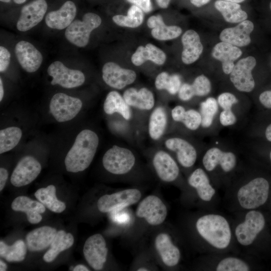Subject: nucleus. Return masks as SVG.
<instances>
[{
	"label": "nucleus",
	"instance_id": "obj_49",
	"mask_svg": "<svg viewBox=\"0 0 271 271\" xmlns=\"http://www.w3.org/2000/svg\"><path fill=\"white\" fill-rule=\"evenodd\" d=\"M259 100L264 107L271 108V90L262 92L259 96Z\"/></svg>",
	"mask_w": 271,
	"mask_h": 271
},
{
	"label": "nucleus",
	"instance_id": "obj_39",
	"mask_svg": "<svg viewBox=\"0 0 271 271\" xmlns=\"http://www.w3.org/2000/svg\"><path fill=\"white\" fill-rule=\"evenodd\" d=\"M181 85V80L179 75H170L165 71L159 73L155 80V86L157 89L166 90L172 95L178 93Z\"/></svg>",
	"mask_w": 271,
	"mask_h": 271
},
{
	"label": "nucleus",
	"instance_id": "obj_3",
	"mask_svg": "<svg viewBox=\"0 0 271 271\" xmlns=\"http://www.w3.org/2000/svg\"><path fill=\"white\" fill-rule=\"evenodd\" d=\"M269 190V183L265 179L255 178L239 188L237 194L238 203L243 209H256L266 202Z\"/></svg>",
	"mask_w": 271,
	"mask_h": 271
},
{
	"label": "nucleus",
	"instance_id": "obj_32",
	"mask_svg": "<svg viewBox=\"0 0 271 271\" xmlns=\"http://www.w3.org/2000/svg\"><path fill=\"white\" fill-rule=\"evenodd\" d=\"M211 89L209 79L204 75L197 76L192 84L184 83L179 90L181 98L188 101L194 96H204L208 94Z\"/></svg>",
	"mask_w": 271,
	"mask_h": 271
},
{
	"label": "nucleus",
	"instance_id": "obj_36",
	"mask_svg": "<svg viewBox=\"0 0 271 271\" xmlns=\"http://www.w3.org/2000/svg\"><path fill=\"white\" fill-rule=\"evenodd\" d=\"M35 196L39 202L52 212L60 213L66 208L65 204L57 198L56 188L53 185L38 189L35 193Z\"/></svg>",
	"mask_w": 271,
	"mask_h": 271
},
{
	"label": "nucleus",
	"instance_id": "obj_31",
	"mask_svg": "<svg viewBox=\"0 0 271 271\" xmlns=\"http://www.w3.org/2000/svg\"><path fill=\"white\" fill-rule=\"evenodd\" d=\"M150 27L152 36L156 40L167 41L176 39L182 33V29L178 26H168L160 15L155 16L151 19Z\"/></svg>",
	"mask_w": 271,
	"mask_h": 271
},
{
	"label": "nucleus",
	"instance_id": "obj_40",
	"mask_svg": "<svg viewBox=\"0 0 271 271\" xmlns=\"http://www.w3.org/2000/svg\"><path fill=\"white\" fill-rule=\"evenodd\" d=\"M22 136V130L18 127L11 126L0 131V154L14 149Z\"/></svg>",
	"mask_w": 271,
	"mask_h": 271
},
{
	"label": "nucleus",
	"instance_id": "obj_16",
	"mask_svg": "<svg viewBox=\"0 0 271 271\" xmlns=\"http://www.w3.org/2000/svg\"><path fill=\"white\" fill-rule=\"evenodd\" d=\"M15 52L19 64L28 72H36L42 63L41 53L29 42H19L15 46Z\"/></svg>",
	"mask_w": 271,
	"mask_h": 271
},
{
	"label": "nucleus",
	"instance_id": "obj_29",
	"mask_svg": "<svg viewBox=\"0 0 271 271\" xmlns=\"http://www.w3.org/2000/svg\"><path fill=\"white\" fill-rule=\"evenodd\" d=\"M188 183L194 188L203 201H210L215 194V190L210 183L205 172L201 168L195 170L189 176Z\"/></svg>",
	"mask_w": 271,
	"mask_h": 271
},
{
	"label": "nucleus",
	"instance_id": "obj_10",
	"mask_svg": "<svg viewBox=\"0 0 271 271\" xmlns=\"http://www.w3.org/2000/svg\"><path fill=\"white\" fill-rule=\"evenodd\" d=\"M48 74L52 77L51 84H58L66 88H72L82 85L85 80L83 73L78 70L66 67L60 61L52 63L47 69Z\"/></svg>",
	"mask_w": 271,
	"mask_h": 271
},
{
	"label": "nucleus",
	"instance_id": "obj_19",
	"mask_svg": "<svg viewBox=\"0 0 271 271\" xmlns=\"http://www.w3.org/2000/svg\"><path fill=\"white\" fill-rule=\"evenodd\" d=\"M165 146L168 150L176 153L177 160L182 167L190 168L196 162V150L186 140L178 137L170 138L165 141Z\"/></svg>",
	"mask_w": 271,
	"mask_h": 271
},
{
	"label": "nucleus",
	"instance_id": "obj_53",
	"mask_svg": "<svg viewBox=\"0 0 271 271\" xmlns=\"http://www.w3.org/2000/svg\"><path fill=\"white\" fill-rule=\"evenodd\" d=\"M74 271H89V269L85 265L83 264H78L76 265L73 268Z\"/></svg>",
	"mask_w": 271,
	"mask_h": 271
},
{
	"label": "nucleus",
	"instance_id": "obj_8",
	"mask_svg": "<svg viewBox=\"0 0 271 271\" xmlns=\"http://www.w3.org/2000/svg\"><path fill=\"white\" fill-rule=\"evenodd\" d=\"M142 196L137 189H127L111 194H106L99 198L97 208L102 213L119 211L137 203Z\"/></svg>",
	"mask_w": 271,
	"mask_h": 271
},
{
	"label": "nucleus",
	"instance_id": "obj_7",
	"mask_svg": "<svg viewBox=\"0 0 271 271\" xmlns=\"http://www.w3.org/2000/svg\"><path fill=\"white\" fill-rule=\"evenodd\" d=\"M82 106L81 100L63 93H57L52 97L49 104L50 113L58 122H62L74 118Z\"/></svg>",
	"mask_w": 271,
	"mask_h": 271
},
{
	"label": "nucleus",
	"instance_id": "obj_44",
	"mask_svg": "<svg viewBox=\"0 0 271 271\" xmlns=\"http://www.w3.org/2000/svg\"><path fill=\"white\" fill-rule=\"evenodd\" d=\"M238 100L235 95L229 92H224L220 94L217 99L218 104L223 109H231L232 106Z\"/></svg>",
	"mask_w": 271,
	"mask_h": 271
},
{
	"label": "nucleus",
	"instance_id": "obj_27",
	"mask_svg": "<svg viewBox=\"0 0 271 271\" xmlns=\"http://www.w3.org/2000/svg\"><path fill=\"white\" fill-rule=\"evenodd\" d=\"M11 208L14 211L26 213L28 221L32 224L40 222L42 219L40 213H44L46 210L45 206L40 202L25 196L16 198L12 203Z\"/></svg>",
	"mask_w": 271,
	"mask_h": 271
},
{
	"label": "nucleus",
	"instance_id": "obj_47",
	"mask_svg": "<svg viewBox=\"0 0 271 271\" xmlns=\"http://www.w3.org/2000/svg\"><path fill=\"white\" fill-rule=\"evenodd\" d=\"M126 1L138 7L145 13H150L153 10L151 0H126Z\"/></svg>",
	"mask_w": 271,
	"mask_h": 271
},
{
	"label": "nucleus",
	"instance_id": "obj_38",
	"mask_svg": "<svg viewBox=\"0 0 271 271\" xmlns=\"http://www.w3.org/2000/svg\"><path fill=\"white\" fill-rule=\"evenodd\" d=\"M27 247L24 241L18 240L12 245L0 241V256L8 261H21L25 259Z\"/></svg>",
	"mask_w": 271,
	"mask_h": 271
},
{
	"label": "nucleus",
	"instance_id": "obj_50",
	"mask_svg": "<svg viewBox=\"0 0 271 271\" xmlns=\"http://www.w3.org/2000/svg\"><path fill=\"white\" fill-rule=\"evenodd\" d=\"M9 173L8 171L4 168H0V191H2L5 186L8 178Z\"/></svg>",
	"mask_w": 271,
	"mask_h": 271
},
{
	"label": "nucleus",
	"instance_id": "obj_28",
	"mask_svg": "<svg viewBox=\"0 0 271 271\" xmlns=\"http://www.w3.org/2000/svg\"><path fill=\"white\" fill-rule=\"evenodd\" d=\"M56 229L44 226L29 232L26 237V244L31 251L44 250L51 245L56 234Z\"/></svg>",
	"mask_w": 271,
	"mask_h": 271
},
{
	"label": "nucleus",
	"instance_id": "obj_42",
	"mask_svg": "<svg viewBox=\"0 0 271 271\" xmlns=\"http://www.w3.org/2000/svg\"><path fill=\"white\" fill-rule=\"evenodd\" d=\"M217 271H247L248 264L244 260L236 257H227L220 260L216 267Z\"/></svg>",
	"mask_w": 271,
	"mask_h": 271
},
{
	"label": "nucleus",
	"instance_id": "obj_11",
	"mask_svg": "<svg viewBox=\"0 0 271 271\" xmlns=\"http://www.w3.org/2000/svg\"><path fill=\"white\" fill-rule=\"evenodd\" d=\"M102 77L110 87L121 90L134 82L137 74L132 69L122 68L113 62H108L102 67Z\"/></svg>",
	"mask_w": 271,
	"mask_h": 271
},
{
	"label": "nucleus",
	"instance_id": "obj_52",
	"mask_svg": "<svg viewBox=\"0 0 271 271\" xmlns=\"http://www.w3.org/2000/svg\"><path fill=\"white\" fill-rule=\"evenodd\" d=\"M171 0H156L158 6L162 9L167 8Z\"/></svg>",
	"mask_w": 271,
	"mask_h": 271
},
{
	"label": "nucleus",
	"instance_id": "obj_51",
	"mask_svg": "<svg viewBox=\"0 0 271 271\" xmlns=\"http://www.w3.org/2000/svg\"><path fill=\"white\" fill-rule=\"evenodd\" d=\"M191 3L196 7H201L208 4L210 0H189Z\"/></svg>",
	"mask_w": 271,
	"mask_h": 271
},
{
	"label": "nucleus",
	"instance_id": "obj_15",
	"mask_svg": "<svg viewBox=\"0 0 271 271\" xmlns=\"http://www.w3.org/2000/svg\"><path fill=\"white\" fill-rule=\"evenodd\" d=\"M47 7L45 0H34L23 6L17 21V29L26 32L36 26L43 20Z\"/></svg>",
	"mask_w": 271,
	"mask_h": 271
},
{
	"label": "nucleus",
	"instance_id": "obj_9",
	"mask_svg": "<svg viewBox=\"0 0 271 271\" xmlns=\"http://www.w3.org/2000/svg\"><path fill=\"white\" fill-rule=\"evenodd\" d=\"M136 214L144 218L151 225L157 226L164 222L167 216V208L162 200L155 195H149L138 205Z\"/></svg>",
	"mask_w": 271,
	"mask_h": 271
},
{
	"label": "nucleus",
	"instance_id": "obj_17",
	"mask_svg": "<svg viewBox=\"0 0 271 271\" xmlns=\"http://www.w3.org/2000/svg\"><path fill=\"white\" fill-rule=\"evenodd\" d=\"M153 165L158 177L165 182H171L177 179L179 168L174 159L163 150L156 152L153 158Z\"/></svg>",
	"mask_w": 271,
	"mask_h": 271
},
{
	"label": "nucleus",
	"instance_id": "obj_23",
	"mask_svg": "<svg viewBox=\"0 0 271 271\" xmlns=\"http://www.w3.org/2000/svg\"><path fill=\"white\" fill-rule=\"evenodd\" d=\"M181 41L183 47L182 62L187 65L193 63L199 58L203 50L198 34L193 30H188L182 35Z\"/></svg>",
	"mask_w": 271,
	"mask_h": 271
},
{
	"label": "nucleus",
	"instance_id": "obj_18",
	"mask_svg": "<svg viewBox=\"0 0 271 271\" xmlns=\"http://www.w3.org/2000/svg\"><path fill=\"white\" fill-rule=\"evenodd\" d=\"M203 165L207 171H213L220 166L225 172L232 170L236 164L235 155L230 152H224L217 148H212L205 154L202 159Z\"/></svg>",
	"mask_w": 271,
	"mask_h": 271
},
{
	"label": "nucleus",
	"instance_id": "obj_34",
	"mask_svg": "<svg viewBox=\"0 0 271 271\" xmlns=\"http://www.w3.org/2000/svg\"><path fill=\"white\" fill-rule=\"evenodd\" d=\"M214 7L228 23H240L247 18V13L241 9L239 4L224 0H216Z\"/></svg>",
	"mask_w": 271,
	"mask_h": 271
},
{
	"label": "nucleus",
	"instance_id": "obj_4",
	"mask_svg": "<svg viewBox=\"0 0 271 271\" xmlns=\"http://www.w3.org/2000/svg\"><path fill=\"white\" fill-rule=\"evenodd\" d=\"M102 20L98 15L89 12L85 14L82 20H74L66 28L65 36L72 44L78 47H84L89 41L92 31L101 25Z\"/></svg>",
	"mask_w": 271,
	"mask_h": 271
},
{
	"label": "nucleus",
	"instance_id": "obj_55",
	"mask_svg": "<svg viewBox=\"0 0 271 271\" xmlns=\"http://www.w3.org/2000/svg\"><path fill=\"white\" fill-rule=\"evenodd\" d=\"M4 95V90L2 78H0V101H1Z\"/></svg>",
	"mask_w": 271,
	"mask_h": 271
},
{
	"label": "nucleus",
	"instance_id": "obj_30",
	"mask_svg": "<svg viewBox=\"0 0 271 271\" xmlns=\"http://www.w3.org/2000/svg\"><path fill=\"white\" fill-rule=\"evenodd\" d=\"M130 107L122 96L117 91H110L106 95L103 103V110L108 115L117 113L124 119L129 120L131 118L132 112Z\"/></svg>",
	"mask_w": 271,
	"mask_h": 271
},
{
	"label": "nucleus",
	"instance_id": "obj_58",
	"mask_svg": "<svg viewBox=\"0 0 271 271\" xmlns=\"http://www.w3.org/2000/svg\"><path fill=\"white\" fill-rule=\"evenodd\" d=\"M224 1L239 4V3H241L244 2L245 0H224Z\"/></svg>",
	"mask_w": 271,
	"mask_h": 271
},
{
	"label": "nucleus",
	"instance_id": "obj_20",
	"mask_svg": "<svg viewBox=\"0 0 271 271\" xmlns=\"http://www.w3.org/2000/svg\"><path fill=\"white\" fill-rule=\"evenodd\" d=\"M253 28L254 25L251 21L245 20L234 27L224 29L221 32L219 38L222 42L236 47L246 46L251 42L250 34Z\"/></svg>",
	"mask_w": 271,
	"mask_h": 271
},
{
	"label": "nucleus",
	"instance_id": "obj_14",
	"mask_svg": "<svg viewBox=\"0 0 271 271\" xmlns=\"http://www.w3.org/2000/svg\"><path fill=\"white\" fill-rule=\"evenodd\" d=\"M42 169L40 163L33 157L27 156L18 162L11 177V182L15 187L30 184L38 176Z\"/></svg>",
	"mask_w": 271,
	"mask_h": 271
},
{
	"label": "nucleus",
	"instance_id": "obj_6",
	"mask_svg": "<svg viewBox=\"0 0 271 271\" xmlns=\"http://www.w3.org/2000/svg\"><path fill=\"white\" fill-rule=\"evenodd\" d=\"M265 221L259 211L250 210L245 215L243 222L237 225L234 234L238 243L243 246L251 244L263 230Z\"/></svg>",
	"mask_w": 271,
	"mask_h": 271
},
{
	"label": "nucleus",
	"instance_id": "obj_33",
	"mask_svg": "<svg viewBox=\"0 0 271 271\" xmlns=\"http://www.w3.org/2000/svg\"><path fill=\"white\" fill-rule=\"evenodd\" d=\"M167 122V115L165 108L162 106L155 108L149 119L148 133L150 138L154 141L159 140L164 134Z\"/></svg>",
	"mask_w": 271,
	"mask_h": 271
},
{
	"label": "nucleus",
	"instance_id": "obj_13",
	"mask_svg": "<svg viewBox=\"0 0 271 271\" xmlns=\"http://www.w3.org/2000/svg\"><path fill=\"white\" fill-rule=\"evenodd\" d=\"M83 251L85 259L93 269L99 270L103 268L107 259L108 249L101 234L96 233L89 237Z\"/></svg>",
	"mask_w": 271,
	"mask_h": 271
},
{
	"label": "nucleus",
	"instance_id": "obj_12",
	"mask_svg": "<svg viewBox=\"0 0 271 271\" xmlns=\"http://www.w3.org/2000/svg\"><path fill=\"white\" fill-rule=\"evenodd\" d=\"M256 64L254 57L248 56L240 59L234 65L230 79L238 90L249 92L254 89L255 82L251 72Z\"/></svg>",
	"mask_w": 271,
	"mask_h": 271
},
{
	"label": "nucleus",
	"instance_id": "obj_5",
	"mask_svg": "<svg viewBox=\"0 0 271 271\" xmlns=\"http://www.w3.org/2000/svg\"><path fill=\"white\" fill-rule=\"evenodd\" d=\"M136 157L128 148L113 145L104 154L102 164L105 169L115 175H123L133 167Z\"/></svg>",
	"mask_w": 271,
	"mask_h": 271
},
{
	"label": "nucleus",
	"instance_id": "obj_56",
	"mask_svg": "<svg viewBox=\"0 0 271 271\" xmlns=\"http://www.w3.org/2000/svg\"><path fill=\"white\" fill-rule=\"evenodd\" d=\"M1 2L3 3H8L11 2V0H0ZM27 0H13L14 3L17 4H22L24 3Z\"/></svg>",
	"mask_w": 271,
	"mask_h": 271
},
{
	"label": "nucleus",
	"instance_id": "obj_35",
	"mask_svg": "<svg viewBox=\"0 0 271 271\" xmlns=\"http://www.w3.org/2000/svg\"><path fill=\"white\" fill-rule=\"evenodd\" d=\"M73 243L74 237L71 233L62 230L58 231L51 244L50 249L43 256L44 260L52 262L61 252L71 247Z\"/></svg>",
	"mask_w": 271,
	"mask_h": 271
},
{
	"label": "nucleus",
	"instance_id": "obj_41",
	"mask_svg": "<svg viewBox=\"0 0 271 271\" xmlns=\"http://www.w3.org/2000/svg\"><path fill=\"white\" fill-rule=\"evenodd\" d=\"M218 102L213 97H209L201 103L200 113L202 117L201 125L204 128L210 127L218 111Z\"/></svg>",
	"mask_w": 271,
	"mask_h": 271
},
{
	"label": "nucleus",
	"instance_id": "obj_2",
	"mask_svg": "<svg viewBox=\"0 0 271 271\" xmlns=\"http://www.w3.org/2000/svg\"><path fill=\"white\" fill-rule=\"evenodd\" d=\"M199 234L213 247L224 249L230 244L231 230L227 219L222 215L208 214L199 217L196 223Z\"/></svg>",
	"mask_w": 271,
	"mask_h": 271
},
{
	"label": "nucleus",
	"instance_id": "obj_26",
	"mask_svg": "<svg viewBox=\"0 0 271 271\" xmlns=\"http://www.w3.org/2000/svg\"><path fill=\"white\" fill-rule=\"evenodd\" d=\"M166 59L167 56L164 51L150 43L145 46H139L131 57L132 63L136 66H140L148 61L162 65Z\"/></svg>",
	"mask_w": 271,
	"mask_h": 271
},
{
	"label": "nucleus",
	"instance_id": "obj_45",
	"mask_svg": "<svg viewBox=\"0 0 271 271\" xmlns=\"http://www.w3.org/2000/svg\"><path fill=\"white\" fill-rule=\"evenodd\" d=\"M220 123L223 126L234 124L236 121V117L231 109H223L219 115Z\"/></svg>",
	"mask_w": 271,
	"mask_h": 271
},
{
	"label": "nucleus",
	"instance_id": "obj_21",
	"mask_svg": "<svg viewBox=\"0 0 271 271\" xmlns=\"http://www.w3.org/2000/svg\"><path fill=\"white\" fill-rule=\"evenodd\" d=\"M76 12L75 4L70 1H66L58 10L51 11L47 14L46 24L52 29L63 30L67 28L74 21Z\"/></svg>",
	"mask_w": 271,
	"mask_h": 271
},
{
	"label": "nucleus",
	"instance_id": "obj_1",
	"mask_svg": "<svg viewBox=\"0 0 271 271\" xmlns=\"http://www.w3.org/2000/svg\"><path fill=\"white\" fill-rule=\"evenodd\" d=\"M99 145L97 134L90 129H84L77 136L74 143L65 158L68 172L83 171L91 163Z\"/></svg>",
	"mask_w": 271,
	"mask_h": 271
},
{
	"label": "nucleus",
	"instance_id": "obj_46",
	"mask_svg": "<svg viewBox=\"0 0 271 271\" xmlns=\"http://www.w3.org/2000/svg\"><path fill=\"white\" fill-rule=\"evenodd\" d=\"M11 60L10 52L3 46L0 47V72H5L8 68Z\"/></svg>",
	"mask_w": 271,
	"mask_h": 271
},
{
	"label": "nucleus",
	"instance_id": "obj_43",
	"mask_svg": "<svg viewBox=\"0 0 271 271\" xmlns=\"http://www.w3.org/2000/svg\"><path fill=\"white\" fill-rule=\"evenodd\" d=\"M202 117L200 112L194 109L186 111L182 123L189 129L195 130L201 124Z\"/></svg>",
	"mask_w": 271,
	"mask_h": 271
},
{
	"label": "nucleus",
	"instance_id": "obj_59",
	"mask_svg": "<svg viewBox=\"0 0 271 271\" xmlns=\"http://www.w3.org/2000/svg\"><path fill=\"white\" fill-rule=\"evenodd\" d=\"M138 271H148L149 270V269H148V268H145V267H140L139 268H138L137 269Z\"/></svg>",
	"mask_w": 271,
	"mask_h": 271
},
{
	"label": "nucleus",
	"instance_id": "obj_54",
	"mask_svg": "<svg viewBox=\"0 0 271 271\" xmlns=\"http://www.w3.org/2000/svg\"><path fill=\"white\" fill-rule=\"evenodd\" d=\"M265 136L266 139L271 142V124H270L266 128L265 131Z\"/></svg>",
	"mask_w": 271,
	"mask_h": 271
},
{
	"label": "nucleus",
	"instance_id": "obj_60",
	"mask_svg": "<svg viewBox=\"0 0 271 271\" xmlns=\"http://www.w3.org/2000/svg\"><path fill=\"white\" fill-rule=\"evenodd\" d=\"M269 8H270V9L271 10V2L269 3Z\"/></svg>",
	"mask_w": 271,
	"mask_h": 271
},
{
	"label": "nucleus",
	"instance_id": "obj_25",
	"mask_svg": "<svg viewBox=\"0 0 271 271\" xmlns=\"http://www.w3.org/2000/svg\"><path fill=\"white\" fill-rule=\"evenodd\" d=\"M241 54L242 51L238 47L224 42L217 44L212 51V57L222 62V69L226 74L231 73L234 61Z\"/></svg>",
	"mask_w": 271,
	"mask_h": 271
},
{
	"label": "nucleus",
	"instance_id": "obj_48",
	"mask_svg": "<svg viewBox=\"0 0 271 271\" xmlns=\"http://www.w3.org/2000/svg\"><path fill=\"white\" fill-rule=\"evenodd\" d=\"M185 108L181 105L175 106L171 110V116L173 119L176 122H182L185 112Z\"/></svg>",
	"mask_w": 271,
	"mask_h": 271
},
{
	"label": "nucleus",
	"instance_id": "obj_22",
	"mask_svg": "<svg viewBox=\"0 0 271 271\" xmlns=\"http://www.w3.org/2000/svg\"><path fill=\"white\" fill-rule=\"evenodd\" d=\"M155 246L165 265L172 267L179 263L181 257L180 251L174 244L169 234L159 233L155 238Z\"/></svg>",
	"mask_w": 271,
	"mask_h": 271
},
{
	"label": "nucleus",
	"instance_id": "obj_61",
	"mask_svg": "<svg viewBox=\"0 0 271 271\" xmlns=\"http://www.w3.org/2000/svg\"><path fill=\"white\" fill-rule=\"evenodd\" d=\"M270 160H271V152H270Z\"/></svg>",
	"mask_w": 271,
	"mask_h": 271
},
{
	"label": "nucleus",
	"instance_id": "obj_57",
	"mask_svg": "<svg viewBox=\"0 0 271 271\" xmlns=\"http://www.w3.org/2000/svg\"><path fill=\"white\" fill-rule=\"evenodd\" d=\"M7 265L5 262L2 260H0V270L5 271L7 270Z\"/></svg>",
	"mask_w": 271,
	"mask_h": 271
},
{
	"label": "nucleus",
	"instance_id": "obj_37",
	"mask_svg": "<svg viewBox=\"0 0 271 271\" xmlns=\"http://www.w3.org/2000/svg\"><path fill=\"white\" fill-rule=\"evenodd\" d=\"M144 19V12L134 5L128 9L126 15H116L112 17V21L116 25L129 28L139 27L143 23Z\"/></svg>",
	"mask_w": 271,
	"mask_h": 271
},
{
	"label": "nucleus",
	"instance_id": "obj_24",
	"mask_svg": "<svg viewBox=\"0 0 271 271\" xmlns=\"http://www.w3.org/2000/svg\"><path fill=\"white\" fill-rule=\"evenodd\" d=\"M122 96L131 107L142 110H150L155 105L154 95L152 91L146 87H142L139 89L129 87L124 91Z\"/></svg>",
	"mask_w": 271,
	"mask_h": 271
}]
</instances>
